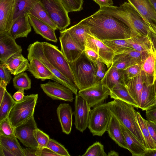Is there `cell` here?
Listing matches in <instances>:
<instances>
[{
    "label": "cell",
    "mask_w": 156,
    "mask_h": 156,
    "mask_svg": "<svg viewBox=\"0 0 156 156\" xmlns=\"http://www.w3.org/2000/svg\"><path fill=\"white\" fill-rule=\"evenodd\" d=\"M42 44L44 53L48 60L62 75L76 85L69 64L61 51L57 47L48 42H43Z\"/></svg>",
    "instance_id": "8992f818"
},
{
    "label": "cell",
    "mask_w": 156,
    "mask_h": 156,
    "mask_svg": "<svg viewBox=\"0 0 156 156\" xmlns=\"http://www.w3.org/2000/svg\"><path fill=\"white\" fill-rule=\"evenodd\" d=\"M34 134L38 144L37 148L46 147L50 139L49 136L38 128L34 130Z\"/></svg>",
    "instance_id": "7bdbcfd3"
},
{
    "label": "cell",
    "mask_w": 156,
    "mask_h": 156,
    "mask_svg": "<svg viewBox=\"0 0 156 156\" xmlns=\"http://www.w3.org/2000/svg\"><path fill=\"white\" fill-rule=\"evenodd\" d=\"M58 29L62 30L70 24L67 12L59 0H40Z\"/></svg>",
    "instance_id": "ba28073f"
},
{
    "label": "cell",
    "mask_w": 156,
    "mask_h": 156,
    "mask_svg": "<svg viewBox=\"0 0 156 156\" xmlns=\"http://www.w3.org/2000/svg\"><path fill=\"white\" fill-rule=\"evenodd\" d=\"M101 41L113 50L114 54L126 50L134 49L128 42L127 39L105 40Z\"/></svg>",
    "instance_id": "8d00e7d4"
},
{
    "label": "cell",
    "mask_w": 156,
    "mask_h": 156,
    "mask_svg": "<svg viewBox=\"0 0 156 156\" xmlns=\"http://www.w3.org/2000/svg\"><path fill=\"white\" fill-rule=\"evenodd\" d=\"M68 12L83 9V0H59Z\"/></svg>",
    "instance_id": "ab89813d"
},
{
    "label": "cell",
    "mask_w": 156,
    "mask_h": 156,
    "mask_svg": "<svg viewBox=\"0 0 156 156\" xmlns=\"http://www.w3.org/2000/svg\"><path fill=\"white\" fill-rule=\"evenodd\" d=\"M154 86L155 90V92L156 93V79L155 80L154 82Z\"/></svg>",
    "instance_id": "94428289"
},
{
    "label": "cell",
    "mask_w": 156,
    "mask_h": 156,
    "mask_svg": "<svg viewBox=\"0 0 156 156\" xmlns=\"http://www.w3.org/2000/svg\"><path fill=\"white\" fill-rule=\"evenodd\" d=\"M155 104H156V103H155Z\"/></svg>",
    "instance_id": "6125c7cd"
},
{
    "label": "cell",
    "mask_w": 156,
    "mask_h": 156,
    "mask_svg": "<svg viewBox=\"0 0 156 156\" xmlns=\"http://www.w3.org/2000/svg\"><path fill=\"white\" fill-rule=\"evenodd\" d=\"M66 29L75 43L84 51L86 39L88 34L90 35L88 28L78 23Z\"/></svg>",
    "instance_id": "4316f807"
},
{
    "label": "cell",
    "mask_w": 156,
    "mask_h": 156,
    "mask_svg": "<svg viewBox=\"0 0 156 156\" xmlns=\"http://www.w3.org/2000/svg\"><path fill=\"white\" fill-rule=\"evenodd\" d=\"M79 23L88 28L90 35L101 41L128 39L131 36L122 5L100 8Z\"/></svg>",
    "instance_id": "6da1fadb"
},
{
    "label": "cell",
    "mask_w": 156,
    "mask_h": 156,
    "mask_svg": "<svg viewBox=\"0 0 156 156\" xmlns=\"http://www.w3.org/2000/svg\"><path fill=\"white\" fill-rule=\"evenodd\" d=\"M109 108L112 114L146 147L144 138L137 122V112L135 107L124 101L115 99L109 102Z\"/></svg>",
    "instance_id": "7a4b0ae2"
},
{
    "label": "cell",
    "mask_w": 156,
    "mask_h": 156,
    "mask_svg": "<svg viewBox=\"0 0 156 156\" xmlns=\"http://www.w3.org/2000/svg\"><path fill=\"white\" fill-rule=\"evenodd\" d=\"M96 63L97 69L95 79L96 84L102 80L107 71L105 64L99 59L97 60Z\"/></svg>",
    "instance_id": "f6af8a7d"
},
{
    "label": "cell",
    "mask_w": 156,
    "mask_h": 156,
    "mask_svg": "<svg viewBox=\"0 0 156 156\" xmlns=\"http://www.w3.org/2000/svg\"><path fill=\"white\" fill-rule=\"evenodd\" d=\"M14 87L17 90H27L31 87V80L27 73L23 72L15 75L12 80Z\"/></svg>",
    "instance_id": "74e56055"
},
{
    "label": "cell",
    "mask_w": 156,
    "mask_h": 156,
    "mask_svg": "<svg viewBox=\"0 0 156 156\" xmlns=\"http://www.w3.org/2000/svg\"><path fill=\"white\" fill-rule=\"evenodd\" d=\"M156 102V93L154 84L147 86L144 84L139 108L146 111Z\"/></svg>",
    "instance_id": "f546056e"
},
{
    "label": "cell",
    "mask_w": 156,
    "mask_h": 156,
    "mask_svg": "<svg viewBox=\"0 0 156 156\" xmlns=\"http://www.w3.org/2000/svg\"><path fill=\"white\" fill-rule=\"evenodd\" d=\"M126 86L130 94L139 106L144 83L140 75L129 79L125 82Z\"/></svg>",
    "instance_id": "83f0119b"
},
{
    "label": "cell",
    "mask_w": 156,
    "mask_h": 156,
    "mask_svg": "<svg viewBox=\"0 0 156 156\" xmlns=\"http://www.w3.org/2000/svg\"><path fill=\"white\" fill-rule=\"evenodd\" d=\"M150 135L156 145V122L146 120Z\"/></svg>",
    "instance_id": "681fc988"
},
{
    "label": "cell",
    "mask_w": 156,
    "mask_h": 156,
    "mask_svg": "<svg viewBox=\"0 0 156 156\" xmlns=\"http://www.w3.org/2000/svg\"><path fill=\"white\" fill-rule=\"evenodd\" d=\"M84 53L87 58L95 65H97V62L99 59L98 55L92 49L85 46Z\"/></svg>",
    "instance_id": "bcb514c9"
},
{
    "label": "cell",
    "mask_w": 156,
    "mask_h": 156,
    "mask_svg": "<svg viewBox=\"0 0 156 156\" xmlns=\"http://www.w3.org/2000/svg\"><path fill=\"white\" fill-rule=\"evenodd\" d=\"M111 98L118 99L133 105L135 108H139L137 103L130 94L126 85L118 84L110 90Z\"/></svg>",
    "instance_id": "f1b7e54d"
},
{
    "label": "cell",
    "mask_w": 156,
    "mask_h": 156,
    "mask_svg": "<svg viewBox=\"0 0 156 156\" xmlns=\"http://www.w3.org/2000/svg\"><path fill=\"white\" fill-rule=\"evenodd\" d=\"M29 14L47 24L55 30L58 29L40 1L34 5Z\"/></svg>",
    "instance_id": "836d02e7"
},
{
    "label": "cell",
    "mask_w": 156,
    "mask_h": 156,
    "mask_svg": "<svg viewBox=\"0 0 156 156\" xmlns=\"http://www.w3.org/2000/svg\"><path fill=\"white\" fill-rule=\"evenodd\" d=\"M106 131L109 136L119 146L128 149L120 122L112 114Z\"/></svg>",
    "instance_id": "d4e9b609"
},
{
    "label": "cell",
    "mask_w": 156,
    "mask_h": 156,
    "mask_svg": "<svg viewBox=\"0 0 156 156\" xmlns=\"http://www.w3.org/2000/svg\"><path fill=\"white\" fill-rule=\"evenodd\" d=\"M154 9L156 12V0H150Z\"/></svg>",
    "instance_id": "91938a15"
},
{
    "label": "cell",
    "mask_w": 156,
    "mask_h": 156,
    "mask_svg": "<svg viewBox=\"0 0 156 156\" xmlns=\"http://www.w3.org/2000/svg\"><path fill=\"white\" fill-rule=\"evenodd\" d=\"M46 147L59 156H70L67 150L63 145L53 139H50Z\"/></svg>",
    "instance_id": "b9f144b4"
},
{
    "label": "cell",
    "mask_w": 156,
    "mask_h": 156,
    "mask_svg": "<svg viewBox=\"0 0 156 156\" xmlns=\"http://www.w3.org/2000/svg\"><path fill=\"white\" fill-rule=\"evenodd\" d=\"M108 156H118L119 154L118 152L114 150H111L107 154Z\"/></svg>",
    "instance_id": "680465c9"
},
{
    "label": "cell",
    "mask_w": 156,
    "mask_h": 156,
    "mask_svg": "<svg viewBox=\"0 0 156 156\" xmlns=\"http://www.w3.org/2000/svg\"><path fill=\"white\" fill-rule=\"evenodd\" d=\"M56 112L62 131L69 134L72 129L73 114L71 106L68 103L60 104L57 108Z\"/></svg>",
    "instance_id": "44dd1931"
},
{
    "label": "cell",
    "mask_w": 156,
    "mask_h": 156,
    "mask_svg": "<svg viewBox=\"0 0 156 156\" xmlns=\"http://www.w3.org/2000/svg\"><path fill=\"white\" fill-rule=\"evenodd\" d=\"M9 83L4 80H0V101L3 98L5 91L6 90V87Z\"/></svg>",
    "instance_id": "f5cc1de1"
},
{
    "label": "cell",
    "mask_w": 156,
    "mask_h": 156,
    "mask_svg": "<svg viewBox=\"0 0 156 156\" xmlns=\"http://www.w3.org/2000/svg\"><path fill=\"white\" fill-rule=\"evenodd\" d=\"M16 101L6 90L0 101V122L7 117Z\"/></svg>",
    "instance_id": "e575fe53"
},
{
    "label": "cell",
    "mask_w": 156,
    "mask_h": 156,
    "mask_svg": "<svg viewBox=\"0 0 156 156\" xmlns=\"http://www.w3.org/2000/svg\"><path fill=\"white\" fill-rule=\"evenodd\" d=\"M25 156H36V151L37 149L27 147L23 148Z\"/></svg>",
    "instance_id": "11a10c76"
},
{
    "label": "cell",
    "mask_w": 156,
    "mask_h": 156,
    "mask_svg": "<svg viewBox=\"0 0 156 156\" xmlns=\"http://www.w3.org/2000/svg\"><path fill=\"white\" fill-rule=\"evenodd\" d=\"M127 41L134 50L141 52L149 51L154 46L152 42L147 37L132 35L127 39Z\"/></svg>",
    "instance_id": "1f68e13d"
},
{
    "label": "cell",
    "mask_w": 156,
    "mask_h": 156,
    "mask_svg": "<svg viewBox=\"0 0 156 156\" xmlns=\"http://www.w3.org/2000/svg\"><path fill=\"white\" fill-rule=\"evenodd\" d=\"M0 135L11 137L15 136L14 128L8 117L0 122Z\"/></svg>",
    "instance_id": "60d3db41"
},
{
    "label": "cell",
    "mask_w": 156,
    "mask_h": 156,
    "mask_svg": "<svg viewBox=\"0 0 156 156\" xmlns=\"http://www.w3.org/2000/svg\"><path fill=\"white\" fill-rule=\"evenodd\" d=\"M24 91V90L22 89L18 90L13 94L12 97L13 99L16 101L22 99L25 96Z\"/></svg>",
    "instance_id": "db71d44e"
},
{
    "label": "cell",
    "mask_w": 156,
    "mask_h": 156,
    "mask_svg": "<svg viewBox=\"0 0 156 156\" xmlns=\"http://www.w3.org/2000/svg\"><path fill=\"white\" fill-rule=\"evenodd\" d=\"M101 82L110 90L118 84L125 85L124 70L118 69L112 65L107 71Z\"/></svg>",
    "instance_id": "484cf974"
},
{
    "label": "cell",
    "mask_w": 156,
    "mask_h": 156,
    "mask_svg": "<svg viewBox=\"0 0 156 156\" xmlns=\"http://www.w3.org/2000/svg\"><path fill=\"white\" fill-rule=\"evenodd\" d=\"M94 51L98 55L100 60L108 68L112 64L114 53L101 41L89 34L85 46Z\"/></svg>",
    "instance_id": "9a60e30c"
},
{
    "label": "cell",
    "mask_w": 156,
    "mask_h": 156,
    "mask_svg": "<svg viewBox=\"0 0 156 156\" xmlns=\"http://www.w3.org/2000/svg\"><path fill=\"white\" fill-rule=\"evenodd\" d=\"M110 90L101 81L95 85L79 90L78 94L84 98L90 108L104 103L110 94Z\"/></svg>",
    "instance_id": "9c48e42d"
},
{
    "label": "cell",
    "mask_w": 156,
    "mask_h": 156,
    "mask_svg": "<svg viewBox=\"0 0 156 156\" xmlns=\"http://www.w3.org/2000/svg\"><path fill=\"white\" fill-rule=\"evenodd\" d=\"M13 22L17 18L29 12L40 0H15Z\"/></svg>",
    "instance_id": "d6a6232c"
},
{
    "label": "cell",
    "mask_w": 156,
    "mask_h": 156,
    "mask_svg": "<svg viewBox=\"0 0 156 156\" xmlns=\"http://www.w3.org/2000/svg\"><path fill=\"white\" fill-rule=\"evenodd\" d=\"M69 63L79 90L96 84L97 66L87 58L84 52L76 60Z\"/></svg>",
    "instance_id": "3957f363"
},
{
    "label": "cell",
    "mask_w": 156,
    "mask_h": 156,
    "mask_svg": "<svg viewBox=\"0 0 156 156\" xmlns=\"http://www.w3.org/2000/svg\"><path fill=\"white\" fill-rule=\"evenodd\" d=\"M27 57H34L40 60L51 72L58 83L64 85L76 95L78 94L76 86L62 75L48 60L44 53L42 42L36 41L29 45Z\"/></svg>",
    "instance_id": "52a82bcc"
},
{
    "label": "cell",
    "mask_w": 156,
    "mask_h": 156,
    "mask_svg": "<svg viewBox=\"0 0 156 156\" xmlns=\"http://www.w3.org/2000/svg\"><path fill=\"white\" fill-rule=\"evenodd\" d=\"M36 154V156H59L47 147L41 149L37 148Z\"/></svg>",
    "instance_id": "c3c4849f"
},
{
    "label": "cell",
    "mask_w": 156,
    "mask_h": 156,
    "mask_svg": "<svg viewBox=\"0 0 156 156\" xmlns=\"http://www.w3.org/2000/svg\"><path fill=\"white\" fill-rule=\"evenodd\" d=\"M145 22L156 29V12L150 0H127Z\"/></svg>",
    "instance_id": "2e32d148"
},
{
    "label": "cell",
    "mask_w": 156,
    "mask_h": 156,
    "mask_svg": "<svg viewBox=\"0 0 156 156\" xmlns=\"http://www.w3.org/2000/svg\"><path fill=\"white\" fill-rule=\"evenodd\" d=\"M38 95L32 94L24 96L16 101L8 116L14 128L25 122L34 116Z\"/></svg>",
    "instance_id": "277c9868"
},
{
    "label": "cell",
    "mask_w": 156,
    "mask_h": 156,
    "mask_svg": "<svg viewBox=\"0 0 156 156\" xmlns=\"http://www.w3.org/2000/svg\"><path fill=\"white\" fill-rule=\"evenodd\" d=\"M30 63L27 70L37 79L44 81L51 79L58 81L55 76L40 60L34 57H27Z\"/></svg>",
    "instance_id": "d6986e66"
},
{
    "label": "cell",
    "mask_w": 156,
    "mask_h": 156,
    "mask_svg": "<svg viewBox=\"0 0 156 156\" xmlns=\"http://www.w3.org/2000/svg\"><path fill=\"white\" fill-rule=\"evenodd\" d=\"M0 145L11 152L15 156H25L23 148L16 136L0 135Z\"/></svg>",
    "instance_id": "4dcf8cb0"
},
{
    "label": "cell",
    "mask_w": 156,
    "mask_h": 156,
    "mask_svg": "<svg viewBox=\"0 0 156 156\" xmlns=\"http://www.w3.org/2000/svg\"><path fill=\"white\" fill-rule=\"evenodd\" d=\"M29 61L22 52H19L11 56L3 64L11 74L15 76L27 70Z\"/></svg>",
    "instance_id": "603a6c76"
},
{
    "label": "cell",
    "mask_w": 156,
    "mask_h": 156,
    "mask_svg": "<svg viewBox=\"0 0 156 156\" xmlns=\"http://www.w3.org/2000/svg\"><path fill=\"white\" fill-rule=\"evenodd\" d=\"M120 123L128 150L133 156H144L147 148L123 124Z\"/></svg>",
    "instance_id": "cb8c5ba5"
},
{
    "label": "cell",
    "mask_w": 156,
    "mask_h": 156,
    "mask_svg": "<svg viewBox=\"0 0 156 156\" xmlns=\"http://www.w3.org/2000/svg\"><path fill=\"white\" fill-rule=\"evenodd\" d=\"M82 156H106L107 154L105 151L103 145L99 142H96L90 146Z\"/></svg>",
    "instance_id": "f35d334b"
},
{
    "label": "cell",
    "mask_w": 156,
    "mask_h": 156,
    "mask_svg": "<svg viewBox=\"0 0 156 156\" xmlns=\"http://www.w3.org/2000/svg\"><path fill=\"white\" fill-rule=\"evenodd\" d=\"M40 87L44 92L53 100L69 102L73 101V93L72 91L58 82L49 80L47 83L41 84Z\"/></svg>",
    "instance_id": "5bb4252c"
},
{
    "label": "cell",
    "mask_w": 156,
    "mask_h": 156,
    "mask_svg": "<svg viewBox=\"0 0 156 156\" xmlns=\"http://www.w3.org/2000/svg\"><path fill=\"white\" fill-rule=\"evenodd\" d=\"M0 156H15L8 150L0 145Z\"/></svg>",
    "instance_id": "9f6ffc18"
},
{
    "label": "cell",
    "mask_w": 156,
    "mask_h": 156,
    "mask_svg": "<svg viewBox=\"0 0 156 156\" xmlns=\"http://www.w3.org/2000/svg\"><path fill=\"white\" fill-rule=\"evenodd\" d=\"M144 156H156V148L147 149Z\"/></svg>",
    "instance_id": "6f0895ef"
},
{
    "label": "cell",
    "mask_w": 156,
    "mask_h": 156,
    "mask_svg": "<svg viewBox=\"0 0 156 156\" xmlns=\"http://www.w3.org/2000/svg\"><path fill=\"white\" fill-rule=\"evenodd\" d=\"M31 31V26L29 22L28 14L20 16L13 23L8 33L14 39L27 37Z\"/></svg>",
    "instance_id": "ffe728a7"
},
{
    "label": "cell",
    "mask_w": 156,
    "mask_h": 156,
    "mask_svg": "<svg viewBox=\"0 0 156 156\" xmlns=\"http://www.w3.org/2000/svg\"><path fill=\"white\" fill-rule=\"evenodd\" d=\"M37 128L33 116L28 121L14 128L15 136L26 147L37 149L38 145L34 132Z\"/></svg>",
    "instance_id": "8fae6325"
},
{
    "label": "cell",
    "mask_w": 156,
    "mask_h": 156,
    "mask_svg": "<svg viewBox=\"0 0 156 156\" xmlns=\"http://www.w3.org/2000/svg\"><path fill=\"white\" fill-rule=\"evenodd\" d=\"M124 71L126 82L129 79L140 75V66L139 64H136L128 67Z\"/></svg>",
    "instance_id": "ee69618b"
},
{
    "label": "cell",
    "mask_w": 156,
    "mask_h": 156,
    "mask_svg": "<svg viewBox=\"0 0 156 156\" xmlns=\"http://www.w3.org/2000/svg\"><path fill=\"white\" fill-rule=\"evenodd\" d=\"M139 65L144 84L147 86L154 84L156 79V49L154 46L145 52Z\"/></svg>",
    "instance_id": "30bf717a"
},
{
    "label": "cell",
    "mask_w": 156,
    "mask_h": 156,
    "mask_svg": "<svg viewBox=\"0 0 156 156\" xmlns=\"http://www.w3.org/2000/svg\"><path fill=\"white\" fill-rule=\"evenodd\" d=\"M136 117L138 124L146 143L147 149L156 148V145L150 135L146 124V120L143 118L140 113L138 112H136Z\"/></svg>",
    "instance_id": "d590c367"
},
{
    "label": "cell",
    "mask_w": 156,
    "mask_h": 156,
    "mask_svg": "<svg viewBox=\"0 0 156 156\" xmlns=\"http://www.w3.org/2000/svg\"><path fill=\"white\" fill-rule=\"evenodd\" d=\"M90 108L86 100L78 94L76 95L74 101L75 118L74 124L76 129L83 132L88 125Z\"/></svg>",
    "instance_id": "7c38bea8"
},
{
    "label": "cell",
    "mask_w": 156,
    "mask_h": 156,
    "mask_svg": "<svg viewBox=\"0 0 156 156\" xmlns=\"http://www.w3.org/2000/svg\"><path fill=\"white\" fill-rule=\"evenodd\" d=\"M15 0H0V34L8 33L12 24Z\"/></svg>",
    "instance_id": "ac0fdd59"
},
{
    "label": "cell",
    "mask_w": 156,
    "mask_h": 156,
    "mask_svg": "<svg viewBox=\"0 0 156 156\" xmlns=\"http://www.w3.org/2000/svg\"><path fill=\"white\" fill-rule=\"evenodd\" d=\"M8 33L0 34V61L4 64L13 55L22 52V48Z\"/></svg>",
    "instance_id": "e0dca14e"
},
{
    "label": "cell",
    "mask_w": 156,
    "mask_h": 156,
    "mask_svg": "<svg viewBox=\"0 0 156 156\" xmlns=\"http://www.w3.org/2000/svg\"><path fill=\"white\" fill-rule=\"evenodd\" d=\"M60 32L61 51L67 62L69 63H72L78 59L84 51L75 43L66 29L60 30Z\"/></svg>",
    "instance_id": "4fadbf2b"
},
{
    "label": "cell",
    "mask_w": 156,
    "mask_h": 156,
    "mask_svg": "<svg viewBox=\"0 0 156 156\" xmlns=\"http://www.w3.org/2000/svg\"><path fill=\"white\" fill-rule=\"evenodd\" d=\"M93 1L99 5L100 8L113 6V0H93Z\"/></svg>",
    "instance_id": "816d5d0a"
},
{
    "label": "cell",
    "mask_w": 156,
    "mask_h": 156,
    "mask_svg": "<svg viewBox=\"0 0 156 156\" xmlns=\"http://www.w3.org/2000/svg\"><path fill=\"white\" fill-rule=\"evenodd\" d=\"M146 111L147 120L156 122V104L152 106Z\"/></svg>",
    "instance_id": "f907efd6"
},
{
    "label": "cell",
    "mask_w": 156,
    "mask_h": 156,
    "mask_svg": "<svg viewBox=\"0 0 156 156\" xmlns=\"http://www.w3.org/2000/svg\"><path fill=\"white\" fill-rule=\"evenodd\" d=\"M28 17L29 22L36 34L40 35L48 41L57 42L58 39L55 30L31 15L28 14Z\"/></svg>",
    "instance_id": "7402d4cb"
},
{
    "label": "cell",
    "mask_w": 156,
    "mask_h": 156,
    "mask_svg": "<svg viewBox=\"0 0 156 156\" xmlns=\"http://www.w3.org/2000/svg\"><path fill=\"white\" fill-rule=\"evenodd\" d=\"M112 115L109 102L90 109L88 126L93 136H102L106 131Z\"/></svg>",
    "instance_id": "5b68a950"
},
{
    "label": "cell",
    "mask_w": 156,
    "mask_h": 156,
    "mask_svg": "<svg viewBox=\"0 0 156 156\" xmlns=\"http://www.w3.org/2000/svg\"><path fill=\"white\" fill-rule=\"evenodd\" d=\"M11 73L3 64L0 63V80H3L8 83L12 79Z\"/></svg>",
    "instance_id": "7dc6e473"
}]
</instances>
